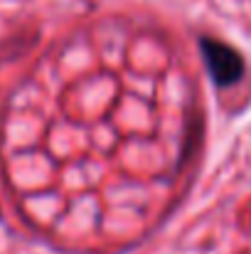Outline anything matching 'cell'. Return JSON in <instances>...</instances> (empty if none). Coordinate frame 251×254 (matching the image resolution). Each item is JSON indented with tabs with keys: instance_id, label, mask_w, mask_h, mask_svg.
<instances>
[{
	"instance_id": "6da1fadb",
	"label": "cell",
	"mask_w": 251,
	"mask_h": 254,
	"mask_svg": "<svg viewBox=\"0 0 251 254\" xmlns=\"http://www.w3.org/2000/svg\"><path fill=\"white\" fill-rule=\"evenodd\" d=\"M200 52H202L204 67H207L214 86L229 89L244 79L247 62H244L242 52H237L232 45L214 40V37H200Z\"/></svg>"
}]
</instances>
